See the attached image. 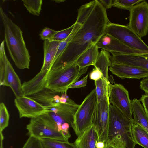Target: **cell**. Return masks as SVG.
Listing matches in <instances>:
<instances>
[{
  "mask_svg": "<svg viewBox=\"0 0 148 148\" xmlns=\"http://www.w3.org/2000/svg\"><path fill=\"white\" fill-rule=\"evenodd\" d=\"M105 144V143L104 142H97L96 143V148H103Z\"/></svg>",
  "mask_w": 148,
  "mask_h": 148,
  "instance_id": "8d00e7d4",
  "label": "cell"
},
{
  "mask_svg": "<svg viewBox=\"0 0 148 148\" xmlns=\"http://www.w3.org/2000/svg\"><path fill=\"white\" fill-rule=\"evenodd\" d=\"M54 1H55L56 3H60L61 2H63L64 1V0H54Z\"/></svg>",
  "mask_w": 148,
  "mask_h": 148,
  "instance_id": "ab89813d",
  "label": "cell"
},
{
  "mask_svg": "<svg viewBox=\"0 0 148 148\" xmlns=\"http://www.w3.org/2000/svg\"><path fill=\"white\" fill-rule=\"evenodd\" d=\"M57 31L46 27L43 29L39 34L41 39L51 40Z\"/></svg>",
  "mask_w": 148,
  "mask_h": 148,
  "instance_id": "4dcf8cb0",
  "label": "cell"
},
{
  "mask_svg": "<svg viewBox=\"0 0 148 148\" xmlns=\"http://www.w3.org/2000/svg\"><path fill=\"white\" fill-rule=\"evenodd\" d=\"M144 0H114L112 6L129 11L135 5Z\"/></svg>",
  "mask_w": 148,
  "mask_h": 148,
  "instance_id": "83f0119b",
  "label": "cell"
},
{
  "mask_svg": "<svg viewBox=\"0 0 148 148\" xmlns=\"http://www.w3.org/2000/svg\"><path fill=\"white\" fill-rule=\"evenodd\" d=\"M88 76V74L80 80L78 81L70 86L68 88L69 89V88H79L86 86Z\"/></svg>",
  "mask_w": 148,
  "mask_h": 148,
  "instance_id": "d6a6232c",
  "label": "cell"
},
{
  "mask_svg": "<svg viewBox=\"0 0 148 148\" xmlns=\"http://www.w3.org/2000/svg\"><path fill=\"white\" fill-rule=\"evenodd\" d=\"M26 129L27 134L29 136L39 139L47 138L68 141L62 132L56 131L49 126L41 116L31 119Z\"/></svg>",
  "mask_w": 148,
  "mask_h": 148,
  "instance_id": "9c48e42d",
  "label": "cell"
},
{
  "mask_svg": "<svg viewBox=\"0 0 148 148\" xmlns=\"http://www.w3.org/2000/svg\"><path fill=\"white\" fill-rule=\"evenodd\" d=\"M90 78L96 81L104 78L103 74L100 69L97 67H94L89 75Z\"/></svg>",
  "mask_w": 148,
  "mask_h": 148,
  "instance_id": "1f68e13d",
  "label": "cell"
},
{
  "mask_svg": "<svg viewBox=\"0 0 148 148\" xmlns=\"http://www.w3.org/2000/svg\"><path fill=\"white\" fill-rule=\"evenodd\" d=\"M140 87L146 94L148 95V77L145 78L140 81Z\"/></svg>",
  "mask_w": 148,
  "mask_h": 148,
  "instance_id": "e575fe53",
  "label": "cell"
},
{
  "mask_svg": "<svg viewBox=\"0 0 148 148\" xmlns=\"http://www.w3.org/2000/svg\"><path fill=\"white\" fill-rule=\"evenodd\" d=\"M0 16L4 27V41L11 58L18 69H29L30 56L22 30L8 17L1 7Z\"/></svg>",
  "mask_w": 148,
  "mask_h": 148,
  "instance_id": "7a4b0ae2",
  "label": "cell"
},
{
  "mask_svg": "<svg viewBox=\"0 0 148 148\" xmlns=\"http://www.w3.org/2000/svg\"><path fill=\"white\" fill-rule=\"evenodd\" d=\"M14 103L20 118H36L50 112L46 106L25 95L16 98Z\"/></svg>",
  "mask_w": 148,
  "mask_h": 148,
  "instance_id": "8fae6325",
  "label": "cell"
},
{
  "mask_svg": "<svg viewBox=\"0 0 148 148\" xmlns=\"http://www.w3.org/2000/svg\"><path fill=\"white\" fill-rule=\"evenodd\" d=\"M109 69L113 74L122 79L125 78L140 79L148 77V71L132 65L112 63Z\"/></svg>",
  "mask_w": 148,
  "mask_h": 148,
  "instance_id": "4fadbf2b",
  "label": "cell"
},
{
  "mask_svg": "<svg viewBox=\"0 0 148 148\" xmlns=\"http://www.w3.org/2000/svg\"><path fill=\"white\" fill-rule=\"evenodd\" d=\"M133 118H130L110 103L106 144L114 148H135L132 134Z\"/></svg>",
  "mask_w": 148,
  "mask_h": 148,
  "instance_id": "3957f363",
  "label": "cell"
},
{
  "mask_svg": "<svg viewBox=\"0 0 148 148\" xmlns=\"http://www.w3.org/2000/svg\"><path fill=\"white\" fill-rule=\"evenodd\" d=\"M9 114L7 108L3 102L0 104V132L3 131L9 124Z\"/></svg>",
  "mask_w": 148,
  "mask_h": 148,
  "instance_id": "4316f807",
  "label": "cell"
},
{
  "mask_svg": "<svg viewBox=\"0 0 148 148\" xmlns=\"http://www.w3.org/2000/svg\"><path fill=\"white\" fill-rule=\"evenodd\" d=\"M97 45H93L83 52L75 63L82 69L90 65H95L99 54Z\"/></svg>",
  "mask_w": 148,
  "mask_h": 148,
  "instance_id": "ffe728a7",
  "label": "cell"
},
{
  "mask_svg": "<svg viewBox=\"0 0 148 148\" xmlns=\"http://www.w3.org/2000/svg\"><path fill=\"white\" fill-rule=\"evenodd\" d=\"M99 1L106 10L110 8L112 6L113 0H99Z\"/></svg>",
  "mask_w": 148,
  "mask_h": 148,
  "instance_id": "d590c367",
  "label": "cell"
},
{
  "mask_svg": "<svg viewBox=\"0 0 148 148\" xmlns=\"http://www.w3.org/2000/svg\"><path fill=\"white\" fill-rule=\"evenodd\" d=\"M75 25L74 23L70 27L64 29L57 31L51 40L62 42L70 35L72 32Z\"/></svg>",
  "mask_w": 148,
  "mask_h": 148,
  "instance_id": "f1b7e54d",
  "label": "cell"
},
{
  "mask_svg": "<svg viewBox=\"0 0 148 148\" xmlns=\"http://www.w3.org/2000/svg\"><path fill=\"white\" fill-rule=\"evenodd\" d=\"M110 103L128 117L132 118L131 101L128 91L122 84H110L109 92Z\"/></svg>",
  "mask_w": 148,
  "mask_h": 148,
  "instance_id": "30bf717a",
  "label": "cell"
},
{
  "mask_svg": "<svg viewBox=\"0 0 148 148\" xmlns=\"http://www.w3.org/2000/svg\"><path fill=\"white\" fill-rule=\"evenodd\" d=\"M44 148H76L74 143L50 139H40Z\"/></svg>",
  "mask_w": 148,
  "mask_h": 148,
  "instance_id": "d4e9b609",
  "label": "cell"
},
{
  "mask_svg": "<svg viewBox=\"0 0 148 148\" xmlns=\"http://www.w3.org/2000/svg\"><path fill=\"white\" fill-rule=\"evenodd\" d=\"M140 100L142 102L145 111L148 116V95H142Z\"/></svg>",
  "mask_w": 148,
  "mask_h": 148,
  "instance_id": "836d02e7",
  "label": "cell"
},
{
  "mask_svg": "<svg viewBox=\"0 0 148 148\" xmlns=\"http://www.w3.org/2000/svg\"><path fill=\"white\" fill-rule=\"evenodd\" d=\"M27 11L33 15L39 16L41 10L42 0H22Z\"/></svg>",
  "mask_w": 148,
  "mask_h": 148,
  "instance_id": "484cf974",
  "label": "cell"
},
{
  "mask_svg": "<svg viewBox=\"0 0 148 148\" xmlns=\"http://www.w3.org/2000/svg\"><path fill=\"white\" fill-rule=\"evenodd\" d=\"M134 140L136 144L148 148V133L140 125L134 122L132 127Z\"/></svg>",
  "mask_w": 148,
  "mask_h": 148,
  "instance_id": "44dd1931",
  "label": "cell"
},
{
  "mask_svg": "<svg viewBox=\"0 0 148 148\" xmlns=\"http://www.w3.org/2000/svg\"><path fill=\"white\" fill-rule=\"evenodd\" d=\"M96 45L108 52L127 54L148 55V53L132 48L108 34H104Z\"/></svg>",
  "mask_w": 148,
  "mask_h": 148,
  "instance_id": "7c38bea8",
  "label": "cell"
},
{
  "mask_svg": "<svg viewBox=\"0 0 148 148\" xmlns=\"http://www.w3.org/2000/svg\"><path fill=\"white\" fill-rule=\"evenodd\" d=\"M4 46V41L1 42L0 48V85L7 86L6 79V62L8 59Z\"/></svg>",
  "mask_w": 148,
  "mask_h": 148,
  "instance_id": "603a6c76",
  "label": "cell"
},
{
  "mask_svg": "<svg viewBox=\"0 0 148 148\" xmlns=\"http://www.w3.org/2000/svg\"><path fill=\"white\" fill-rule=\"evenodd\" d=\"M109 93L97 103L93 115L92 124L98 137V141L106 143L109 124Z\"/></svg>",
  "mask_w": 148,
  "mask_h": 148,
  "instance_id": "52a82bcc",
  "label": "cell"
},
{
  "mask_svg": "<svg viewBox=\"0 0 148 148\" xmlns=\"http://www.w3.org/2000/svg\"><path fill=\"white\" fill-rule=\"evenodd\" d=\"M22 148H44L40 139L29 136Z\"/></svg>",
  "mask_w": 148,
  "mask_h": 148,
  "instance_id": "f546056e",
  "label": "cell"
},
{
  "mask_svg": "<svg viewBox=\"0 0 148 148\" xmlns=\"http://www.w3.org/2000/svg\"><path fill=\"white\" fill-rule=\"evenodd\" d=\"M88 67L81 69L74 62L51 70L46 77L45 88L56 93H66L69 86L77 81Z\"/></svg>",
  "mask_w": 148,
  "mask_h": 148,
  "instance_id": "277c9868",
  "label": "cell"
},
{
  "mask_svg": "<svg viewBox=\"0 0 148 148\" xmlns=\"http://www.w3.org/2000/svg\"><path fill=\"white\" fill-rule=\"evenodd\" d=\"M98 137L92 125L77 137L74 143L76 148H96Z\"/></svg>",
  "mask_w": 148,
  "mask_h": 148,
  "instance_id": "ac0fdd59",
  "label": "cell"
},
{
  "mask_svg": "<svg viewBox=\"0 0 148 148\" xmlns=\"http://www.w3.org/2000/svg\"><path fill=\"white\" fill-rule=\"evenodd\" d=\"M97 103L95 88L85 98L75 114L73 130L77 137L92 125V116Z\"/></svg>",
  "mask_w": 148,
  "mask_h": 148,
  "instance_id": "5b68a950",
  "label": "cell"
},
{
  "mask_svg": "<svg viewBox=\"0 0 148 148\" xmlns=\"http://www.w3.org/2000/svg\"><path fill=\"white\" fill-rule=\"evenodd\" d=\"M60 42L56 40H45L43 43L44 58L40 71L51 67L53 61Z\"/></svg>",
  "mask_w": 148,
  "mask_h": 148,
  "instance_id": "d6986e66",
  "label": "cell"
},
{
  "mask_svg": "<svg viewBox=\"0 0 148 148\" xmlns=\"http://www.w3.org/2000/svg\"><path fill=\"white\" fill-rule=\"evenodd\" d=\"M114 148L113 147H112L110 145H107V144L105 143V146L104 147V148Z\"/></svg>",
  "mask_w": 148,
  "mask_h": 148,
  "instance_id": "f35d334b",
  "label": "cell"
},
{
  "mask_svg": "<svg viewBox=\"0 0 148 148\" xmlns=\"http://www.w3.org/2000/svg\"><path fill=\"white\" fill-rule=\"evenodd\" d=\"M79 105L73 101L66 103H62L60 102L55 103L53 107L47 109L50 112L58 115L73 129L74 117Z\"/></svg>",
  "mask_w": 148,
  "mask_h": 148,
  "instance_id": "2e32d148",
  "label": "cell"
},
{
  "mask_svg": "<svg viewBox=\"0 0 148 148\" xmlns=\"http://www.w3.org/2000/svg\"><path fill=\"white\" fill-rule=\"evenodd\" d=\"M51 68L50 67L40 71L32 79L22 84V89L24 95L29 97L44 89L46 77Z\"/></svg>",
  "mask_w": 148,
  "mask_h": 148,
  "instance_id": "9a60e30c",
  "label": "cell"
},
{
  "mask_svg": "<svg viewBox=\"0 0 148 148\" xmlns=\"http://www.w3.org/2000/svg\"><path fill=\"white\" fill-rule=\"evenodd\" d=\"M105 34L112 36L132 48L148 53V46L127 25L109 21L106 26Z\"/></svg>",
  "mask_w": 148,
  "mask_h": 148,
  "instance_id": "8992f818",
  "label": "cell"
},
{
  "mask_svg": "<svg viewBox=\"0 0 148 148\" xmlns=\"http://www.w3.org/2000/svg\"><path fill=\"white\" fill-rule=\"evenodd\" d=\"M0 148H3V141L4 139V136L3 134H0Z\"/></svg>",
  "mask_w": 148,
  "mask_h": 148,
  "instance_id": "74e56055",
  "label": "cell"
},
{
  "mask_svg": "<svg viewBox=\"0 0 148 148\" xmlns=\"http://www.w3.org/2000/svg\"><path fill=\"white\" fill-rule=\"evenodd\" d=\"M110 82L104 78L95 81L97 103H99L103 97L109 93Z\"/></svg>",
  "mask_w": 148,
  "mask_h": 148,
  "instance_id": "cb8c5ba5",
  "label": "cell"
},
{
  "mask_svg": "<svg viewBox=\"0 0 148 148\" xmlns=\"http://www.w3.org/2000/svg\"><path fill=\"white\" fill-rule=\"evenodd\" d=\"M111 63H116L134 66L148 71V55L127 54L111 52Z\"/></svg>",
  "mask_w": 148,
  "mask_h": 148,
  "instance_id": "5bb4252c",
  "label": "cell"
},
{
  "mask_svg": "<svg viewBox=\"0 0 148 148\" xmlns=\"http://www.w3.org/2000/svg\"><path fill=\"white\" fill-rule=\"evenodd\" d=\"M110 57V56L108 51L102 49L99 52L94 66L100 69L103 74L104 78L108 80H109L108 69L111 64Z\"/></svg>",
  "mask_w": 148,
  "mask_h": 148,
  "instance_id": "7402d4cb",
  "label": "cell"
},
{
  "mask_svg": "<svg viewBox=\"0 0 148 148\" xmlns=\"http://www.w3.org/2000/svg\"><path fill=\"white\" fill-rule=\"evenodd\" d=\"M128 26L140 38L148 32V3L143 1L129 10Z\"/></svg>",
  "mask_w": 148,
  "mask_h": 148,
  "instance_id": "ba28073f",
  "label": "cell"
},
{
  "mask_svg": "<svg viewBox=\"0 0 148 148\" xmlns=\"http://www.w3.org/2000/svg\"><path fill=\"white\" fill-rule=\"evenodd\" d=\"M6 79L7 86L11 88L16 98L24 95L20 79L8 59L6 62Z\"/></svg>",
  "mask_w": 148,
  "mask_h": 148,
  "instance_id": "e0dca14e",
  "label": "cell"
},
{
  "mask_svg": "<svg viewBox=\"0 0 148 148\" xmlns=\"http://www.w3.org/2000/svg\"><path fill=\"white\" fill-rule=\"evenodd\" d=\"M76 21L79 23L81 26L54 62L51 70L74 63L85 50L96 44L105 33L110 21L106 10L99 0H95L80 7Z\"/></svg>",
  "mask_w": 148,
  "mask_h": 148,
  "instance_id": "6da1fadb",
  "label": "cell"
}]
</instances>
